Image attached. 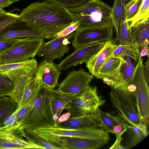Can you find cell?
Segmentation results:
<instances>
[{
  "label": "cell",
  "instance_id": "obj_5",
  "mask_svg": "<svg viewBox=\"0 0 149 149\" xmlns=\"http://www.w3.org/2000/svg\"><path fill=\"white\" fill-rule=\"evenodd\" d=\"M105 101L99 96L96 87L88 85L65 108L72 117L84 115L94 114L99 107L104 105Z\"/></svg>",
  "mask_w": 149,
  "mask_h": 149
},
{
  "label": "cell",
  "instance_id": "obj_1",
  "mask_svg": "<svg viewBox=\"0 0 149 149\" xmlns=\"http://www.w3.org/2000/svg\"><path fill=\"white\" fill-rule=\"evenodd\" d=\"M19 21L42 32L46 39L54 36L76 21L67 8L46 1L31 3L19 14Z\"/></svg>",
  "mask_w": 149,
  "mask_h": 149
},
{
  "label": "cell",
  "instance_id": "obj_26",
  "mask_svg": "<svg viewBox=\"0 0 149 149\" xmlns=\"http://www.w3.org/2000/svg\"><path fill=\"white\" fill-rule=\"evenodd\" d=\"M24 131L25 138L28 141L40 146L42 149H58L35 130L25 128Z\"/></svg>",
  "mask_w": 149,
  "mask_h": 149
},
{
  "label": "cell",
  "instance_id": "obj_22",
  "mask_svg": "<svg viewBox=\"0 0 149 149\" xmlns=\"http://www.w3.org/2000/svg\"><path fill=\"white\" fill-rule=\"evenodd\" d=\"M76 95L63 93L57 89L51 90V102L53 114L56 113L59 116L62 111Z\"/></svg>",
  "mask_w": 149,
  "mask_h": 149
},
{
  "label": "cell",
  "instance_id": "obj_45",
  "mask_svg": "<svg viewBox=\"0 0 149 149\" xmlns=\"http://www.w3.org/2000/svg\"><path fill=\"white\" fill-rule=\"evenodd\" d=\"M140 48H141V52L139 59L142 58L143 57L145 56H149V46H145Z\"/></svg>",
  "mask_w": 149,
  "mask_h": 149
},
{
  "label": "cell",
  "instance_id": "obj_34",
  "mask_svg": "<svg viewBox=\"0 0 149 149\" xmlns=\"http://www.w3.org/2000/svg\"><path fill=\"white\" fill-rule=\"evenodd\" d=\"M127 130L132 133L131 140L127 147L130 148L139 143L144 138L146 137L143 132L138 128L127 123Z\"/></svg>",
  "mask_w": 149,
  "mask_h": 149
},
{
  "label": "cell",
  "instance_id": "obj_24",
  "mask_svg": "<svg viewBox=\"0 0 149 149\" xmlns=\"http://www.w3.org/2000/svg\"><path fill=\"white\" fill-rule=\"evenodd\" d=\"M36 72L29 73L21 78L15 84L13 91L8 96L17 103L18 107L23 99L29 81L34 77Z\"/></svg>",
  "mask_w": 149,
  "mask_h": 149
},
{
  "label": "cell",
  "instance_id": "obj_35",
  "mask_svg": "<svg viewBox=\"0 0 149 149\" xmlns=\"http://www.w3.org/2000/svg\"><path fill=\"white\" fill-rule=\"evenodd\" d=\"M15 86L14 83L10 78L0 74V97L8 96Z\"/></svg>",
  "mask_w": 149,
  "mask_h": 149
},
{
  "label": "cell",
  "instance_id": "obj_36",
  "mask_svg": "<svg viewBox=\"0 0 149 149\" xmlns=\"http://www.w3.org/2000/svg\"><path fill=\"white\" fill-rule=\"evenodd\" d=\"M19 18V14L12 12H7L0 17V32L17 23Z\"/></svg>",
  "mask_w": 149,
  "mask_h": 149
},
{
  "label": "cell",
  "instance_id": "obj_4",
  "mask_svg": "<svg viewBox=\"0 0 149 149\" xmlns=\"http://www.w3.org/2000/svg\"><path fill=\"white\" fill-rule=\"evenodd\" d=\"M44 42L43 38L21 39L0 53V63H20L34 58Z\"/></svg>",
  "mask_w": 149,
  "mask_h": 149
},
{
  "label": "cell",
  "instance_id": "obj_43",
  "mask_svg": "<svg viewBox=\"0 0 149 149\" xmlns=\"http://www.w3.org/2000/svg\"><path fill=\"white\" fill-rule=\"evenodd\" d=\"M71 116V114L69 112L65 113L59 116L57 120V122L61 123L66 122L70 118Z\"/></svg>",
  "mask_w": 149,
  "mask_h": 149
},
{
  "label": "cell",
  "instance_id": "obj_3",
  "mask_svg": "<svg viewBox=\"0 0 149 149\" xmlns=\"http://www.w3.org/2000/svg\"><path fill=\"white\" fill-rule=\"evenodd\" d=\"M51 90L41 86L24 129L35 130L55 126L52 119Z\"/></svg>",
  "mask_w": 149,
  "mask_h": 149
},
{
  "label": "cell",
  "instance_id": "obj_46",
  "mask_svg": "<svg viewBox=\"0 0 149 149\" xmlns=\"http://www.w3.org/2000/svg\"><path fill=\"white\" fill-rule=\"evenodd\" d=\"M13 3L12 0H0V8L3 9Z\"/></svg>",
  "mask_w": 149,
  "mask_h": 149
},
{
  "label": "cell",
  "instance_id": "obj_13",
  "mask_svg": "<svg viewBox=\"0 0 149 149\" xmlns=\"http://www.w3.org/2000/svg\"><path fill=\"white\" fill-rule=\"evenodd\" d=\"M125 61L123 57L111 56L102 66L95 77L102 79L104 83L111 88L122 86L123 81L120 70Z\"/></svg>",
  "mask_w": 149,
  "mask_h": 149
},
{
  "label": "cell",
  "instance_id": "obj_39",
  "mask_svg": "<svg viewBox=\"0 0 149 149\" xmlns=\"http://www.w3.org/2000/svg\"><path fill=\"white\" fill-rule=\"evenodd\" d=\"M68 8L78 6L88 0H42Z\"/></svg>",
  "mask_w": 149,
  "mask_h": 149
},
{
  "label": "cell",
  "instance_id": "obj_37",
  "mask_svg": "<svg viewBox=\"0 0 149 149\" xmlns=\"http://www.w3.org/2000/svg\"><path fill=\"white\" fill-rule=\"evenodd\" d=\"M143 0H130L125 6V9L128 22L136 14Z\"/></svg>",
  "mask_w": 149,
  "mask_h": 149
},
{
  "label": "cell",
  "instance_id": "obj_20",
  "mask_svg": "<svg viewBox=\"0 0 149 149\" xmlns=\"http://www.w3.org/2000/svg\"><path fill=\"white\" fill-rule=\"evenodd\" d=\"M149 18H146L134 25L131 29L130 42L140 48L149 46Z\"/></svg>",
  "mask_w": 149,
  "mask_h": 149
},
{
  "label": "cell",
  "instance_id": "obj_12",
  "mask_svg": "<svg viewBox=\"0 0 149 149\" xmlns=\"http://www.w3.org/2000/svg\"><path fill=\"white\" fill-rule=\"evenodd\" d=\"M109 97L112 105L116 109L119 116L129 125L140 129L146 136H147L149 134L147 127L142 122L137 110L127 105L112 88L110 93Z\"/></svg>",
  "mask_w": 149,
  "mask_h": 149
},
{
  "label": "cell",
  "instance_id": "obj_10",
  "mask_svg": "<svg viewBox=\"0 0 149 149\" xmlns=\"http://www.w3.org/2000/svg\"><path fill=\"white\" fill-rule=\"evenodd\" d=\"M75 31L63 37L54 38L50 41L43 43L36 55L42 57L49 62H53L56 59H61L69 51L70 40L73 38Z\"/></svg>",
  "mask_w": 149,
  "mask_h": 149
},
{
  "label": "cell",
  "instance_id": "obj_19",
  "mask_svg": "<svg viewBox=\"0 0 149 149\" xmlns=\"http://www.w3.org/2000/svg\"><path fill=\"white\" fill-rule=\"evenodd\" d=\"M57 126L74 128L103 129L102 124L97 113L71 117L66 122L61 123L57 122Z\"/></svg>",
  "mask_w": 149,
  "mask_h": 149
},
{
  "label": "cell",
  "instance_id": "obj_2",
  "mask_svg": "<svg viewBox=\"0 0 149 149\" xmlns=\"http://www.w3.org/2000/svg\"><path fill=\"white\" fill-rule=\"evenodd\" d=\"M67 8L79 22L76 30L113 26L111 7L101 0H88L78 6Z\"/></svg>",
  "mask_w": 149,
  "mask_h": 149
},
{
  "label": "cell",
  "instance_id": "obj_15",
  "mask_svg": "<svg viewBox=\"0 0 149 149\" xmlns=\"http://www.w3.org/2000/svg\"><path fill=\"white\" fill-rule=\"evenodd\" d=\"M61 71L53 62L44 59L38 65L34 79L41 86L53 90L58 85Z\"/></svg>",
  "mask_w": 149,
  "mask_h": 149
},
{
  "label": "cell",
  "instance_id": "obj_21",
  "mask_svg": "<svg viewBox=\"0 0 149 149\" xmlns=\"http://www.w3.org/2000/svg\"><path fill=\"white\" fill-rule=\"evenodd\" d=\"M11 27L0 32V40L26 38L46 39L45 36L42 32L31 28L26 25L24 28L19 29H12Z\"/></svg>",
  "mask_w": 149,
  "mask_h": 149
},
{
  "label": "cell",
  "instance_id": "obj_27",
  "mask_svg": "<svg viewBox=\"0 0 149 149\" xmlns=\"http://www.w3.org/2000/svg\"><path fill=\"white\" fill-rule=\"evenodd\" d=\"M125 56V61L121 66L120 73L123 82L122 87L127 88V86L132 82L135 67L132 63L131 58L129 56Z\"/></svg>",
  "mask_w": 149,
  "mask_h": 149
},
{
  "label": "cell",
  "instance_id": "obj_47",
  "mask_svg": "<svg viewBox=\"0 0 149 149\" xmlns=\"http://www.w3.org/2000/svg\"><path fill=\"white\" fill-rule=\"evenodd\" d=\"M136 86L133 82L128 85L127 87V91L130 93L134 95V94L136 91Z\"/></svg>",
  "mask_w": 149,
  "mask_h": 149
},
{
  "label": "cell",
  "instance_id": "obj_29",
  "mask_svg": "<svg viewBox=\"0 0 149 149\" xmlns=\"http://www.w3.org/2000/svg\"><path fill=\"white\" fill-rule=\"evenodd\" d=\"M39 90L35 93L25 103L20 107H18L19 109L17 114V120L24 129Z\"/></svg>",
  "mask_w": 149,
  "mask_h": 149
},
{
  "label": "cell",
  "instance_id": "obj_44",
  "mask_svg": "<svg viewBox=\"0 0 149 149\" xmlns=\"http://www.w3.org/2000/svg\"><path fill=\"white\" fill-rule=\"evenodd\" d=\"M149 57H148L147 61L144 65V71L146 79L149 84Z\"/></svg>",
  "mask_w": 149,
  "mask_h": 149
},
{
  "label": "cell",
  "instance_id": "obj_11",
  "mask_svg": "<svg viewBox=\"0 0 149 149\" xmlns=\"http://www.w3.org/2000/svg\"><path fill=\"white\" fill-rule=\"evenodd\" d=\"M106 42L93 43L82 46L67 56L58 64L60 70H68L70 68L84 62H88L105 45Z\"/></svg>",
  "mask_w": 149,
  "mask_h": 149
},
{
  "label": "cell",
  "instance_id": "obj_38",
  "mask_svg": "<svg viewBox=\"0 0 149 149\" xmlns=\"http://www.w3.org/2000/svg\"><path fill=\"white\" fill-rule=\"evenodd\" d=\"M111 116L115 123L113 127L112 133L116 135V137L122 136L127 129L126 127L127 123L119 116L111 115Z\"/></svg>",
  "mask_w": 149,
  "mask_h": 149
},
{
  "label": "cell",
  "instance_id": "obj_41",
  "mask_svg": "<svg viewBox=\"0 0 149 149\" xmlns=\"http://www.w3.org/2000/svg\"><path fill=\"white\" fill-rule=\"evenodd\" d=\"M21 39H14L0 40V53L7 49Z\"/></svg>",
  "mask_w": 149,
  "mask_h": 149
},
{
  "label": "cell",
  "instance_id": "obj_42",
  "mask_svg": "<svg viewBox=\"0 0 149 149\" xmlns=\"http://www.w3.org/2000/svg\"><path fill=\"white\" fill-rule=\"evenodd\" d=\"M122 136L116 137V141L113 145L109 148L110 149H127L126 146H123L121 144L122 140Z\"/></svg>",
  "mask_w": 149,
  "mask_h": 149
},
{
  "label": "cell",
  "instance_id": "obj_32",
  "mask_svg": "<svg viewBox=\"0 0 149 149\" xmlns=\"http://www.w3.org/2000/svg\"><path fill=\"white\" fill-rule=\"evenodd\" d=\"M149 17V0H143L137 13L128 22L130 29L136 23Z\"/></svg>",
  "mask_w": 149,
  "mask_h": 149
},
{
  "label": "cell",
  "instance_id": "obj_7",
  "mask_svg": "<svg viewBox=\"0 0 149 149\" xmlns=\"http://www.w3.org/2000/svg\"><path fill=\"white\" fill-rule=\"evenodd\" d=\"M42 134L79 137L109 141L108 133L101 128H74L53 127L35 129Z\"/></svg>",
  "mask_w": 149,
  "mask_h": 149
},
{
  "label": "cell",
  "instance_id": "obj_28",
  "mask_svg": "<svg viewBox=\"0 0 149 149\" xmlns=\"http://www.w3.org/2000/svg\"><path fill=\"white\" fill-rule=\"evenodd\" d=\"M18 108L17 103L10 97H0V123Z\"/></svg>",
  "mask_w": 149,
  "mask_h": 149
},
{
  "label": "cell",
  "instance_id": "obj_30",
  "mask_svg": "<svg viewBox=\"0 0 149 149\" xmlns=\"http://www.w3.org/2000/svg\"><path fill=\"white\" fill-rule=\"evenodd\" d=\"M19 108L7 116L0 123V130H10L24 129L18 122L17 113Z\"/></svg>",
  "mask_w": 149,
  "mask_h": 149
},
{
  "label": "cell",
  "instance_id": "obj_8",
  "mask_svg": "<svg viewBox=\"0 0 149 149\" xmlns=\"http://www.w3.org/2000/svg\"><path fill=\"white\" fill-rule=\"evenodd\" d=\"M41 134L59 149H97L108 142L104 140Z\"/></svg>",
  "mask_w": 149,
  "mask_h": 149
},
{
  "label": "cell",
  "instance_id": "obj_17",
  "mask_svg": "<svg viewBox=\"0 0 149 149\" xmlns=\"http://www.w3.org/2000/svg\"><path fill=\"white\" fill-rule=\"evenodd\" d=\"M38 66L37 61L34 58L20 63H0V74L9 77L15 84L26 75L36 72Z\"/></svg>",
  "mask_w": 149,
  "mask_h": 149
},
{
  "label": "cell",
  "instance_id": "obj_6",
  "mask_svg": "<svg viewBox=\"0 0 149 149\" xmlns=\"http://www.w3.org/2000/svg\"><path fill=\"white\" fill-rule=\"evenodd\" d=\"M143 62L142 58L138 60L135 68L132 82L136 86L134 95L137 111L143 124L147 127L149 122V84L145 74Z\"/></svg>",
  "mask_w": 149,
  "mask_h": 149
},
{
  "label": "cell",
  "instance_id": "obj_33",
  "mask_svg": "<svg viewBox=\"0 0 149 149\" xmlns=\"http://www.w3.org/2000/svg\"><path fill=\"white\" fill-rule=\"evenodd\" d=\"M97 113L102 124L103 129L108 133H112L113 127L115 123L111 114L104 112L100 108L98 109Z\"/></svg>",
  "mask_w": 149,
  "mask_h": 149
},
{
  "label": "cell",
  "instance_id": "obj_16",
  "mask_svg": "<svg viewBox=\"0 0 149 149\" xmlns=\"http://www.w3.org/2000/svg\"><path fill=\"white\" fill-rule=\"evenodd\" d=\"M23 137H25L24 130H0V149H42Z\"/></svg>",
  "mask_w": 149,
  "mask_h": 149
},
{
  "label": "cell",
  "instance_id": "obj_9",
  "mask_svg": "<svg viewBox=\"0 0 149 149\" xmlns=\"http://www.w3.org/2000/svg\"><path fill=\"white\" fill-rule=\"evenodd\" d=\"M113 26L88 28L75 31L72 41L75 49L82 46L98 42L111 40L113 35Z\"/></svg>",
  "mask_w": 149,
  "mask_h": 149
},
{
  "label": "cell",
  "instance_id": "obj_48",
  "mask_svg": "<svg viewBox=\"0 0 149 149\" xmlns=\"http://www.w3.org/2000/svg\"><path fill=\"white\" fill-rule=\"evenodd\" d=\"M7 12L3 9L0 8V17L5 15Z\"/></svg>",
  "mask_w": 149,
  "mask_h": 149
},
{
  "label": "cell",
  "instance_id": "obj_18",
  "mask_svg": "<svg viewBox=\"0 0 149 149\" xmlns=\"http://www.w3.org/2000/svg\"><path fill=\"white\" fill-rule=\"evenodd\" d=\"M116 45L112 40L106 42L104 46L88 62L86 67L89 72L95 77L105 62L111 56Z\"/></svg>",
  "mask_w": 149,
  "mask_h": 149
},
{
  "label": "cell",
  "instance_id": "obj_49",
  "mask_svg": "<svg viewBox=\"0 0 149 149\" xmlns=\"http://www.w3.org/2000/svg\"><path fill=\"white\" fill-rule=\"evenodd\" d=\"M20 0H12V3H15Z\"/></svg>",
  "mask_w": 149,
  "mask_h": 149
},
{
  "label": "cell",
  "instance_id": "obj_14",
  "mask_svg": "<svg viewBox=\"0 0 149 149\" xmlns=\"http://www.w3.org/2000/svg\"><path fill=\"white\" fill-rule=\"evenodd\" d=\"M93 77L83 68L73 70L58 85L57 90L66 93L77 95L89 85Z\"/></svg>",
  "mask_w": 149,
  "mask_h": 149
},
{
  "label": "cell",
  "instance_id": "obj_31",
  "mask_svg": "<svg viewBox=\"0 0 149 149\" xmlns=\"http://www.w3.org/2000/svg\"><path fill=\"white\" fill-rule=\"evenodd\" d=\"M124 0H114L111 11V17L113 27L115 29L116 36H118L119 23L121 16Z\"/></svg>",
  "mask_w": 149,
  "mask_h": 149
},
{
  "label": "cell",
  "instance_id": "obj_23",
  "mask_svg": "<svg viewBox=\"0 0 149 149\" xmlns=\"http://www.w3.org/2000/svg\"><path fill=\"white\" fill-rule=\"evenodd\" d=\"M128 0H124L121 17L119 23L118 36L116 38L118 45H126L131 41V29L127 21L125 6Z\"/></svg>",
  "mask_w": 149,
  "mask_h": 149
},
{
  "label": "cell",
  "instance_id": "obj_25",
  "mask_svg": "<svg viewBox=\"0 0 149 149\" xmlns=\"http://www.w3.org/2000/svg\"><path fill=\"white\" fill-rule=\"evenodd\" d=\"M140 55V47L136 44L130 42L126 45H116L112 56H128L136 61L139 59Z\"/></svg>",
  "mask_w": 149,
  "mask_h": 149
},
{
  "label": "cell",
  "instance_id": "obj_40",
  "mask_svg": "<svg viewBox=\"0 0 149 149\" xmlns=\"http://www.w3.org/2000/svg\"><path fill=\"white\" fill-rule=\"evenodd\" d=\"M79 24L78 21H76L56 33L54 38H60L66 36L75 31Z\"/></svg>",
  "mask_w": 149,
  "mask_h": 149
}]
</instances>
